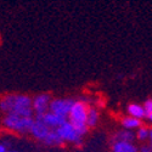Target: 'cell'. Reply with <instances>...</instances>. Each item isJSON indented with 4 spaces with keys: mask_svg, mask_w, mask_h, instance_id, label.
I'll return each instance as SVG.
<instances>
[{
    "mask_svg": "<svg viewBox=\"0 0 152 152\" xmlns=\"http://www.w3.org/2000/svg\"><path fill=\"white\" fill-rule=\"evenodd\" d=\"M74 101L73 99H54L49 105V112L67 119Z\"/></svg>",
    "mask_w": 152,
    "mask_h": 152,
    "instance_id": "277c9868",
    "label": "cell"
},
{
    "mask_svg": "<svg viewBox=\"0 0 152 152\" xmlns=\"http://www.w3.org/2000/svg\"><path fill=\"white\" fill-rule=\"evenodd\" d=\"M51 95L44 93V94H39L37 95L33 100H32V110L33 112L37 113V116L39 115H44L49 111V105L51 102Z\"/></svg>",
    "mask_w": 152,
    "mask_h": 152,
    "instance_id": "8992f818",
    "label": "cell"
},
{
    "mask_svg": "<svg viewBox=\"0 0 152 152\" xmlns=\"http://www.w3.org/2000/svg\"><path fill=\"white\" fill-rule=\"evenodd\" d=\"M135 139V134L132 130H122L116 134V140L117 141H126V142H132Z\"/></svg>",
    "mask_w": 152,
    "mask_h": 152,
    "instance_id": "5bb4252c",
    "label": "cell"
},
{
    "mask_svg": "<svg viewBox=\"0 0 152 152\" xmlns=\"http://www.w3.org/2000/svg\"><path fill=\"white\" fill-rule=\"evenodd\" d=\"M44 142L49 146H56V145H61L63 144V141L61 140V137L58 136V134L56 133V130H50V133L48 134V136L45 137Z\"/></svg>",
    "mask_w": 152,
    "mask_h": 152,
    "instance_id": "4fadbf2b",
    "label": "cell"
},
{
    "mask_svg": "<svg viewBox=\"0 0 152 152\" xmlns=\"http://www.w3.org/2000/svg\"><path fill=\"white\" fill-rule=\"evenodd\" d=\"M142 108L145 112V118L147 121H151L152 119V100L151 99H147L145 101V104L142 105Z\"/></svg>",
    "mask_w": 152,
    "mask_h": 152,
    "instance_id": "2e32d148",
    "label": "cell"
},
{
    "mask_svg": "<svg viewBox=\"0 0 152 152\" xmlns=\"http://www.w3.org/2000/svg\"><path fill=\"white\" fill-rule=\"evenodd\" d=\"M35 118H37V119H40V121H42L45 125H48L51 130L57 129L58 126H61L63 123L67 121L66 118H62V117H60V116H57V115H54V113L49 112V111H48L46 113H44V115L37 116Z\"/></svg>",
    "mask_w": 152,
    "mask_h": 152,
    "instance_id": "52a82bcc",
    "label": "cell"
},
{
    "mask_svg": "<svg viewBox=\"0 0 152 152\" xmlns=\"http://www.w3.org/2000/svg\"><path fill=\"white\" fill-rule=\"evenodd\" d=\"M33 117L27 118V117H20L16 115H6L3 119V124L6 129L21 133V134H26L31 132L32 124H33Z\"/></svg>",
    "mask_w": 152,
    "mask_h": 152,
    "instance_id": "3957f363",
    "label": "cell"
},
{
    "mask_svg": "<svg viewBox=\"0 0 152 152\" xmlns=\"http://www.w3.org/2000/svg\"><path fill=\"white\" fill-rule=\"evenodd\" d=\"M50 129L48 125H45L40 119H34L33 121V124H32V128H31V134L35 137V139H38V140H42V141H44L45 140V137L48 136V134L50 133Z\"/></svg>",
    "mask_w": 152,
    "mask_h": 152,
    "instance_id": "ba28073f",
    "label": "cell"
},
{
    "mask_svg": "<svg viewBox=\"0 0 152 152\" xmlns=\"http://www.w3.org/2000/svg\"><path fill=\"white\" fill-rule=\"evenodd\" d=\"M56 133L58 134V136L61 137V140L65 142H74V144H80L82 142V136L75 132V129L66 121L61 126H58L57 129H55Z\"/></svg>",
    "mask_w": 152,
    "mask_h": 152,
    "instance_id": "5b68a950",
    "label": "cell"
},
{
    "mask_svg": "<svg viewBox=\"0 0 152 152\" xmlns=\"http://www.w3.org/2000/svg\"><path fill=\"white\" fill-rule=\"evenodd\" d=\"M0 152H6V147L3 144H0Z\"/></svg>",
    "mask_w": 152,
    "mask_h": 152,
    "instance_id": "ac0fdd59",
    "label": "cell"
},
{
    "mask_svg": "<svg viewBox=\"0 0 152 152\" xmlns=\"http://www.w3.org/2000/svg\"><path fill=\"white\" fill-rule=\"evenodd\" d=\"M88 105L84 101H74L72 105V108L68 115V123L73 126L82 137L88 133V126H86V113H88Z\"/></svg>",
    "mask_w": 152,
    "mask_h": 152,
    "instance_id": "7a4b0ae2",
    "label": "cell"
},
{
    "mask_svg": "<svg viewBox=\"0 0 152 152\" xmlns=\"http://www.w3.org/2000/svg\"><path fill=\"white\" fill-rule=\"evenodd\" d=\"M122 125L124 126L125 130H132V129H136L141 126V121L136 119L133 117H124L122 119Z\"/></svg>",
    "mask_w": 152,
    "mask_h": 152,
    "instance_id": "7c38bea8",
    "label": "cell"
},
{
    "mask_svg": "<svg viewBox=\"0 0 152 152\" xmlns=\"http://www.w3.org/2000/svg\"><path fill=\"white\" fill-rule=\"evenodd\" d=\"M128 113L130 117L140 119V121L145 118V112H144L142 105H139V104H130L128 106Z\"/></svg>",
    "mask_w": 152,
    "mask_h": 152,
    "instance_id": "30bf717a",
    "label": "cell"
},
{
    "mask_svg": "<svg viewBox=\"0 0 152 152\" xmlns=\"http://www.w3.org/2000/svg\"><path fill=\"white\" fill-rule=\"evenodd\" d=\"M0 110L6 115H16L20 117H33L32 99L23 94H10L0 100Z\"/></svg>",
    "mask_w": 152,
    "mask_h": 152,
    "instance_id": "6da1fadb",
    "label": "cell"
},
{
    "mask_svg": "<svg viewBox=\"0 0 152 152\" xmlns=\"http://www.w3.org/2000/svg\"><path fill=\"white\" fill-rule=\"evenodd\" d=\"M136 136L139 140H146V139H152V130L146 126H140L137 128V133Z\"/></svg>",
    "mask_w": 152,
    "mask_h": 152,
    "instance_id": "9a60e30c",
    "label": "cell"
},
{
    "mask_svg": "<svg viewBox=\"0 0 152 152\" xmlns=\"http://www.w3.org/2000/svg\"><path fill=\"white\" fill-rule=\"evenodd\" d=\"M141 152H151V147L150 146H142L141 147Z\"/></svg>",
    "mask_w": 152,
    "mask_h": 152,
    "instance_id": "e0dca14e",
    "label": "cell"
},
{
    "mask_svg": "<svg viewBox=\"0 0 152 152\" xmlns=\"http://www.w3.org/2000/svg\"><path fill=\"white\" fill-rule=\"evenodd\" d=\"M6 152H16V151H6Z\"/></svg>",
    "mask_w": 152,
    "mask_h": 152,
    "instance_id": "d6986e66",
    "label": "cell"
},
{
    "mask_svg": "<svg viewBox=\"0 0 152 152\" xmlns=\"http://www.w3.org/2000/svg\"><path fill=\"white\" fill-rule=\"evenodd\" d=\"M137 147L132 142L126 141H116L113 144V152H137Z\"/></svg>",
    "mask_w": 152,
    "mask_h": 152,
    "instance_id": "9c48e42d",
    "label": "cell"
},
{
    "mask_svg": "<svg viewBox=\"0 0 152 152\" xmlns=\"http://www.w3.org/2000/svg\"><path fill=\"white\" fill-rule=\"evenodd\" d=\"M99 122V112L96 108L94 107H89L88 108V113H86V126L88 128H94Z\"/></svg>",
    "mask_w": 152,
    "mask_h": 152,
    "instance_id": "8fae6325",
    "label": "cell"
}]
</instances>
